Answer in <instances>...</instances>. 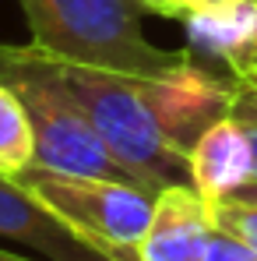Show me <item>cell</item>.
I'll list each match as a JSON object with an SVG mask.
<instances>
[{
  "instance_id": "cell-1",
  "label": "cell",
  "mask_w": 257,
  "mask_h": 261,
  "mask_svg": "<svg viewBox=\"0 0 257 261\" xmlns=\"http://www.w3.org/2000/svg\"><path fill=\"white\" fill-rule=\"evenodd\" d=\"M32 43L88 67L159 78L183 60L187 49H159L141 29V0H18Z\"/></svg>"
},
{
  "instance_id": "cell-2",
  "label": "cell",
  "mask_w": 257,
  "mask_h": 261,
  "mask_svg": "<svg viewBox=\"0 0 257 261\" xmlns=\"http://www.w3.org/2000/svg\"><path fill=\"white\" fill-rule=\"evenodd\" d=\"M0 85L14 88L32 117V130H36L32 166L74 176H109L145 187L141 176L109 152V145L85 117V110L64 88L53 53L39 49L36 43H0Z\"/></svg>"
},
{
  "instance_id": "cell-3",
  "label": "cell",
  "mask_w": 257,
  "mask_h": 261,
  "mask_svg": "<svg viewBox=\"0 0 257 261\" xmlns=\"http://www.w3.org/2000/svg\"><path fill=\"white\" fill-rule=\"evenodd\" d=\"M53 64L109 152L141 176L148 191L159 194L173 184H190V159L159 124L141 74H117L60 57H53Z\"/></svg>"
},
{
  "instance_id": "cell-4",
  "label": "cell",
  "mask_w": 257,
  "mask_h": 261,
  "mask_svg": "<svg viewBox=\"0 0 257 261\" xmlns=\"http://www.w3.org/2000/svg\"><path fill=\"white\" fill-rule=\"evenodd\" d=\"M18 180L88 247L109 261H137L155 208V191L127 180L53 173L39 166H28Z\"/></svg>"
},
{
  "instance_id": "cell-5",
  "label": "cell",
  "mask_w": 257,
  "mask_h": 261,
  "mask_svg": "<svg viewBox=\"0 0 257 261\" xmlns=\"http://www.w3.org/2000/svg\"><path fill=\"white\" fill-rule=\"evenodd\" d=\"M215 233V208L194 184H173L155 194L137 261H201Z\"/></svg>"
},
{
  "instance_id": "cell-6",
  "label": "cell",
  "mask_w": 257,
  "mask_h": 261,
  "mask_svg": "<svg viewBox=\"0 0 257 261\" xmlns=\"http://www.w3.org/2000/svg\"><path fill=\"white\" fill-rule=\"evenodd\" d=\"M0 237L39 251L46 261H109L67 229L43 201L18 180L0 173Z\"/></svg>"
},
{
  "instance_id": "cell-7",
  "label": "cell",
  "mask_w": 257,
  "mask_h": 261,
  "mask_svg": "<svg viewBox=\"0 0 257 261\" xmlns=\"http://www.w3.org/2000/svg\"><path fill=\"white\" fill-rule=\"evenodd\" d=\"M250 180H254L250 138L233 117H222L190 148V184L215 205L233 198Z\"/></svg>"
},
{
  "instance_id": "cell-8",
  "label": "cell",
  "mask_w": 257,
  "mask_h": 261,
  "mask_svg": "<svg viewBox=\"0 0 257 261\" xmlns=\"http://www.w3.org/2000/svg\"><path fill=\"white\" fill-rule=\"evenodd\" d=\"M36 163L32 117L14 88L0 85V173L18 176Z\"/></svg>"
},
{
  "instance_id": "cell-9",
  "label": "cell",
  "mask_w": 257,
  "mask_h": 261,
  "mask_svg": "<svg viewBox=\"0 0 257 261\" xmlns=\"http://www.w3.org/2000/svg\"><path fill=\"white\" fill-rule=\"evenodd\" d=\"M215 226L247 240L250 247H257V205L250 201H236V198H225V201H215Z\"/></svg>"
},
{
  "instance_id": "cell-10",
  "label": "cell",
  "mask_w": 257,
  "mask_h": 261,
  "mask_svg": "<svg viewBox=\"0 0 257 261\" xmlns=\"http://www.w3.org/2000/svg\"><path fill=\"white\" fill-rule=\"evenodd\" d=\"M229 117L247 130V138H250V148H254V180H257V85H247V82H236L233 85Z\"/></svg>"
},
{
  "instance_id": "cell-11",
  "label": "cell",
  "mask_w": 257,
  "mask_h": 261,
  "mask_svg": "<svg viewBox=\"0 0 257 261\" xmlns=\"http://www.w3.org/2000/svg\"><path fill=\"white\" fill-rule=\"evenodd\" d=\"M201 261H257V247H250L247 240H240V237H233V233L215 226Z\"/></svg>"
},
{
  "instance_id": "cell-12",
  "label": "cell",
  "mask_w": 257,
  "mask_h": 261,
  "mask_svg": "<svg viewBox=\"0 0 257 261\" xmlns=\"http://www.w3.org/2000/svg\"><path fill=\"white\" fill-rule=\"evenodd\" d=\"M236 82H247V85H257V39L250 43V49L240 57V64L229 71Z\"/></svg>"
},
{
  "instance_id": "cell-13",
  "label": "cell",
  "mask_w": 257,
  "mask_h": 261,
  "mask_svg": "<svg viewBox=\"0 0 257 261\" xmlns=\"http://www.w3.org/2000/svg\"><path fill=\"white\" fill-rule=\"evenodd\" d=\"M233 198H236V201H250V205H257V180H250L247 187H240Z\"/></svg>"
},
{
  "instance_id": "cell-14",
  "label": "cell",
  "mask_w": 257,
  "mask_h": 261,
  "mask_svg": "<svg viewBox=\"0 0 257 261\" xmlns=\"http://www.w3.org/2000/svg\"><path fill=\"white\" fill-rule=\"evenodd\" d=\"M0 261H32V258H21V254H7V251H0Z\"/></svg>"
},
{
  "instance_id": "cell-15",
  "label": "cell",
  "mask_w": 257,
  "mask_h": 261,
  "mask_svg": "<svg viewBox=\"0 0 257 261\" xmlns=\"http://www.w3.org/2000/svg\"><path fill=\"white\" fill-rule=\"evenodd\" d=\"M222 4H236V0H222Z\"/></svg>"
}]
</instances>
